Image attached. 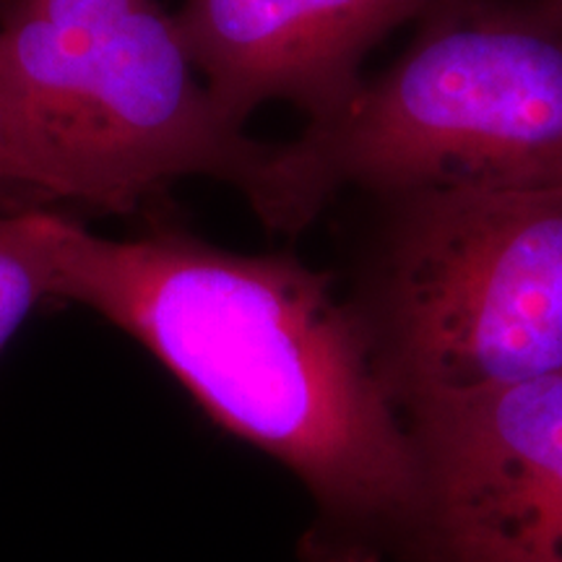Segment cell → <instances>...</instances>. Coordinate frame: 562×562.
<instances>
[{
    "label": "cell",
    "mask_w": 562,
    "mask_h": 562,
    "mask_svg": "<svg viewBox=\"0 0 562 562\" xmlns=\"http://www.w3.org/2000/svg\"><path fill=\"white\" fill-rule=\"evenodd\" d=\"M11 216L50 297L144 344L216 425L300 476L328 524L406 526L404 414L328 273L290 252L216 248L178 224L115 240L53 211Z\"/></svg>",
    "instance_id": "cell-1"
},
{
    "label": "cell",
    "mask_w": 562,
    "mask_h": 562,
    "mask_svg": "<svg viewBox=\"0 0 562 562\" xmlns=\"http://www.w3.org/2000/svg\"><path fill=\"white\" fill-rule=\"evenodd\" d=\"M284 140L211 100L157 0H9L0 19V188L131 211L172 182L237 188L286 235Z\"/></svg>",
    "instance_id": "cell-2"
},
{
    "label": "cell",
    "mask_w": 562,
    "mask_h": 562,
    "mask_svg": "<svg viewBox=\"0 0 562 562\" xmlns=\"http://www.w3.org/2000/svg\"><path fill=\"white\" fill-rule=\"evenodd\" d=\"M292 235L347 188H562V0H427L404 53L284 140Z\"/></svg>",
    "instance_id": "cell-3"
},
{
    "label": "cell",
    "mask_w": 562,
    "mask_h": 562,
    "mask_svg": "<svg viewBox=\"0 0 562 562\" xmlns=\"http://www.w3.org/2000/svg\"><path fill=\"white\" fill-rule=\"evenodd\" d=\"M349 305L398 409L562 370V188L385 195Z\"/></svg>",
    "instance_id": "cell-4"
},
{
    "label": "cell",
    "mask_w": 562,
    "mask_h": 562,
    "mask_svg": "<svg viewBox=\"0 0 562 562\" xmlns=\"http://www.w3.org/2000/svg\"><path fill=\"white\" fill-rule=\"evenodd\" d=\"M427 562H562V370L406 406Z\"/></svg>",
    "instance_id": "cell-5"
},
{
    "label": "cell",
    "mask_w": 562,
    "mask_h": 562,
    "mask_svg": "<svg viewBox=\"0 0 562 562\" xmlns=\"http://www.w3.org/2000/svg\"><path fill=\"white\" fill-rule=\"evenodd\" d=\"M427 0H186L175 16L188 58L229 123L290 102L307 125L334 121L362 89L378 42Z\"/></svg>",
    "instance_id": "cell-6"
},
{
    "label": "cell",
    "mask_w": 562,
    "mask_h": 562,
    "mask_svg": "<svg viewBox=\"0 0 562 562\" xmlns=\"http://www.w3.org/2000/svg\"><path fill=\"white\" fill-rule=\"evenodd\" d=\"M47 297L50 290L40 261L21 240L13 216H0V355L37 302Z\"/></svg>",
    "instance_id": "cell-7"
}]
</instances>
